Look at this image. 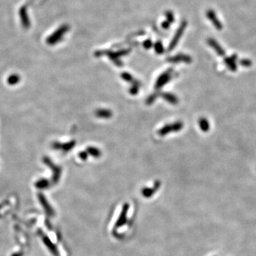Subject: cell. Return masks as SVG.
<instances>
[{
  "label": "cell",
  "mask_w": 256,
  "mask_h": 256,
  "mask_svg": "<svg viewBox=\"0 0 256 256\" xmlns=\"http://www.w3.org/2000/svg\"><path fill=\"white\" fill-rule=\"evenodd\" d=\"M183 123L181 122H176L172 124H169L166 125H164V127L158 130V135L160 136H164V135L169 134L170 132H179L183 128Z\"/></svg>",
  "instance_id": "1"
},
{
  "label": "cell",
  "mask_w": 256,
  "mask_h": 256,
  "mask_svg": "<svg viewBox=\"0 0 256 256\" xmlns=\"http://www.w3.org/2000/svg\"><path fill=\"white\" fill-rule=\"evenodd\" d=\"M171 75H172V69H169L168 71L160 75L155 83V89L159 90L160 88H162L166 83H169L171 79Z\"/></svg>",
  "instance_id": "2"
},
{
  "label": "cell",
  "mask_w": 256,
  "mask_h": 256,
  "mask_svg": "<svg viewBox=\"0 0 256 256\" xmlns=\"http://www.w3.org/2000/svg\"><path fill=\"white\" fill-rule=\"evenodd\" d=\"M129 53V51L128 50H123V51H120L119 52H107V53H103V54H106L108 55L109 58L112 60L113 61V63H114L115 65L117 66H121L122 65L121 61L120 60V56H122V55H126L128 54Z\"/></svg>",
  "instance_id": "3"
},
{
  "label": "cell",
  "mask_w": 256,
  "mask_h": 256,
  "mask_svg": "<svg viewBox=\"0 0 256 256\" xmlns=\"http://www.w3.org/2000/svg\"><path fill=\"white\" fill-rule=\"evenodd\" d=\"M68 31V26H62L61 28H60L59 30L56 31L53 36H51V37L48 38V42L50 44H55L56 42L60 41L61 38L63 36V34Z\"/></svg>",
  "instance_id": "4"
},
{
  "label": "cell",
  "mask_w": 256,
  "mask_h": 256,
  "mask_svg": "<svg viewBox=\"0 0 256 256\" xmlns=\"http://www.w3.org/2000/svg\"><path fill=\"white\" fill-rule=\"evenodd\" d=\"M186 25V22H183V23L181 24V26H180V27L179 28V29L177 30V32L176 33V35L174 36V37L173 38V40L171 41V42L170 44V46H169V50H170V51L174 49V47L176 46V45L177 44L179 39L181 38L182 34H183Z\"/></svg>",
  "instance_id": "5"
},
{
  "label": "cell",
  "mask_w": 256,
  "mask_h": 256,
  "mask_svg": "<svg viewBox=\"0 0 256 256\" xmlns=\"http://www.w3.org/2000/svg\"><path fill=\"white\" fill-rule=\"evenodd\" d=\"M75 145V140H73V141H71L65 144H61L59 143V142H55V143L53 144V147H54V149H56V150H61L64 151V152H68V151L72 150L73 147Z\"/></svg>",
  "instance_id": "6"
},
{
  "label": "cell",
  "mask_w": 256,
  "mask_h": 256,
  "mask_svg": "<svg viewBox=\"0 0 256 256\" xmlns=\"http://www.w3.org/2000/svg\"><path fill=\"white\" fill-rule=\"evenodd\" d=\"M167 61L169 62H170V63H178V62H181V61H183V62H185V63H189L191 61V59L190 56H189V55H186L184 54H178L177 55H175V56L169 58V59H167Z\"/></svg>",
  "instance_id": "7"
},
{
  "label": "cell",
  "mask_w": 256,
  "mask_h": 256,
  "mask_svg": "<svg viewBox=\"0 0 256 256\" xmlns=\"http://www.w3.org/2000/svg\"><path fill=\"white\" fill-rule=\"evenodd\" d=\"M95 115L99 118L108 119L113 116V112L108 109H98L95 112Z\"/></svg>",
  "instance_id": "8"
},
{
  "label": "cell",
  "mask_w": 256,
  "mask_h": 256,
  "mask_svg": "<svg viewBox=\"0 0 256 256\" xmlns=\"http://www.w3.org/2000/svg\"><path fill=\"white\" fill-rule=\"evenodd\" d=\"M162 97L164 100H165L166 102H168L169 103L172 105H177L178 102H179V100H178L177 97L175 96L172 93H162Z\"/></svg>",
  "instance_id": "9"
},
{
  "label": "cell",
  "mask_w": 256,
  "mask_h": 256,
  "mask_svg": "<svg viewBox=\"0 0 256 256\" xmlns=\"http://www.w3.org/2000/svg\"><path fill=\"white\" fill-rule=\"evenodd\" d=\"M160 186V181H156L155 184V186L152 188H145L142 190V194H143L144 197H150L153 194V193L155 192V191L157 190L158 187Z\"/></svg>",
  "instance_id": "10"
},
{
  "label": "cell",
  "mask_w": 256,
  "mask_h": 256,
  "mask_svg": "<svg viewBox=\"0 0 256 256\" xmlns=\"http://www.w3.org/2000/svg\"><path fill=\"white\" fill-rule=\"evenodd\" d=\"M86 152H88V155L95 158H99L102 155L101 151L98 148L95 147H88Z\"/></svg>",
  "instance_id": "11"
},
{
  "label": "cell",
  "mask_w": 256,
  "mask_h": 256,
  "mask_svg": "<svg viewBox=\"0 0 256 256\" xmlns=\"http://www.w3.org/2000/svg\"><path fill=\"white\" fill-rule=\"evenodd\" d=\"M208 43L211 46H212L213 48H214L216 51V52L219 53L220 55H224L225 53H224V50L222 49V48H221V46H220L219 44H218L215 41H213V39H209Z\"/></svg>",
  "instance_id": "12"
},
{
  "label": "cell",
  "mask_w": 256,
  "mask_h": 256,
  "mask_svg": "<svg viewBox=\"0 0 256 256\" xmlns=\"http://www.w3.org/2000/svg\"><path fill=\"white\" fill-rule=\"evenodd\" d=\"M207 15H208V17L209 18V19L212 20L213 24H214V25L216 26V27L218 28L221 27V24H220V22L218 21V19H216V18L215 17V14H214V13L213 12V11H208V13H207Z\"/></svg>",
  "instance_id": "13"
},
{
  "label": "cell",
  "mask_w": 256,
  "mask_h": 256,
  "mask_svg": "<svg viewBox=\"0 0 256 256\" xmlns=\"http://www.w3.org/2000/svg\"><path fill=\"white\" fill-rule=\"evenodd\" d=\"M121 78L122 79L124 80V81H125L127 82H129V83H135V82H137V81H134V78H133V77L132 76V75L130 74V73H127V72H123L121 74Z\"/></svg>",
  "instance_id": "14"
},
{
  "label": "cell",
  "mask_w": 256,
  "mask_h": 256,
  "mask_svg": "<svg viewBox=\"0 0 256 256\" xmlns=\"http://www.w3.org/2000/svg\"><path fill=\"white\" fill-rule=\"evenodd\" d=\"M139 86H140L139 82H138V81L135 82V83L132 84V86L130 88V90H129V92H130V94H132L133 95H137L138 92H139Z\"/></svg>",
  "instance_id": "15"
},
{
  "label": "cell",
  "mask_w": 256,
  "mask_h": 256,
  "mask_svg": "<svg viewBox=\"0 0 256 256\" xmlns=\"http://www.w3.org/2000/svg\"><path fill=\"white\" fill-rule=\"evenodd\" d=\"M199 125H200V128H201V129L204 131V132H207L209 129V124L208 121L206 120V119L201 118V120H200Z\"/></svg>",
  "instance_id": "16"
},
{
  "label": "cell",
  "mask_w": 256,
  "mask_h": 256,
  "mask_svg": "<svg viewBox=\"0 0 256 256\" xmlns=\"http://www.w3.org/2000/svg\"><path fill=\"white\" fill-rule=\"evenodd\" d=\"M154 46H155V50L157 54H162L164 52V46L160 41H157Z\"/></svg>",
  "instance_id": "17"
},
{
  "label": "cell",
  "mask_w": 256,
  "mask_h": 256,
  "mask_svg": "<svg viewBox=\"0 0 256 256\" xmlns=\"http://www.w3.org/2000/svg\"><path fill=\"white\" fill-rule=\"evenodd\" d=\"M225 62H226V65L228 66L229 68L231 69V71H235L236 70V65H235V62L233 60H231L229 59H227L225 60Z\"/></svg>",
  "instance_id": "18"
},
{
  "label": "cell",
  "mask_w": 256,
  "mask_h": 256,
  "mask_svg": "<svg viewBox=\"0 0 256 256\" xmlns=\"http://www.w3.org/2000/svg\"><path fill=\"white\" fill-rule=\"evenodd\" d=\"M157 96H158V95L156 94V93H155V94H152V95H150V96L147 98V104L151 105L152 103H153L154 101H155Z\"/></svg>",
  "instance_id": "19"
},
{
  "label": "cell",
  "mask_w": 256,
  "mask_h": 256,
  "mask_svg": "<svg viewBox=\"0 0 256 256\" xmlns=\"http://www.w3.org/2000/svg\"><path fill=\"white\" fill-rule=\"evenodd\" d=\"M78 156L80 157V159L83 160V161H85V160L88 159V152H86V151H82V152H79Z\"/></svg>",
  "instance_id": "20"
},
{
  "label": "cell",
  "mask_w": 256,
  "mask_h": 256,
  "mask_svg": "<svg viewBox=\"0 0 256 256\" xmlns=\"http://www.w3.org/2000/svg\"><path fill=\"white\" fill-rule=\"evenodd\" d=\"M144 47L146 48V49H150V48L152 46V42L150 41V39L147 40L144 42Z\"/></svg>",
  "instance_id": "21"
},
{
  "label": "cell",
  "mask_w": 256,
  "mask_h": 256,
  "mask_svg": "<svg viewBox=\"0 0 256 256\" xmlns=\"http://www.w3.org/2000/svg\"><path fill=\"white\" fill-rule=\"evenodd\" d=\"M241 64L243 66H250L251 64V62L249 61H246V60H243V61H241Z\"/></svg>",
  "instance_id": "22"
}]
</instances>
